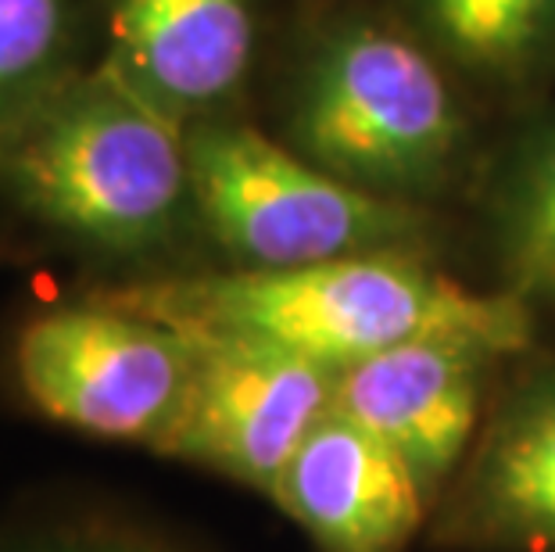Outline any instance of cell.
I'll return each mask as SVG.
<instances>
[{"label": "cell", "instance_id": "6da1fadb", "mask_svg": "<svg viewBox=\"0 0 555 552\" xmlns=\"http://www.w3.org/2000/svg\"><path fill=\"white\" fill-rule=\"evenodd\" d=\"M183 334L276 345L345 370L420 337H459L509 356L530 337L516 295H483L398 252H370L291 269L162 280L104 295Z\"/></svg>", "mask_w": 555, "mask_h": 552}, {"label": "cell", "instance_id": "7a4b0ae2", "mask_svg": "<svg viewBox=\"0 0 555 552\" xmlns=\"http://www.w3.org/2000/svg\"><path fill=\"white\" fill-rule=\"evenodd\" d=\"M0 187L90 248L151 252L194 205L183 119L112 65L62 76L0 119Z\"/></svg>", "mask_w": 555, "mask_h": 552}, {"label": "cell", "instance_id": "3957f363", "mask_svg": "<svg viewBox=\"0 0 555 552\" xmlns=\"http://www.w3.org/2000/svg\"><path fill=\"white\" fill-rule=\"evenodd\" d=\"M194 208L244 269H291L395 252L416 213L273 144L251 126L197 119L186 129Z\"/></svg>", "mask_w": 555, "mask_h": 552}, {"label": "cell", "instance_id": "277c9868", "mask_svg": "<svg viewBox=\"0 0 555 552\" xmlns=\"http://www.w3.org/2000/svg\"><path fill=\"white\" fill-rule=\"evenodd\" d=\"M459 140L452 90L416 43L359 29L326 47L294 108V144L376 194L434 180Z\"/></svg>", "mask_w": 555, "mask_h": 552}, {"label": "cell", "instance_id": "5b68a950", "mask_svg": "<svg viewBox=\"0 0 555 552\" xmlns=\"http://www.w3.org/2000/svg\"><path fill=\"white\" fill-rule=\"evenodd\" d=\"M191 334L112 298L62 305L22 326L18 384L54 424L158 452L194 384Z\"/></svg>", "mask_w": 555, "mask_h": 552}, {"label": "cell", "instance_id": "8992f818", "mask_svg": "<svg viewBox=\"0 0 555 552\" xmlns=\"http://www.w3.org/2000/svg\"><path fill=\"white\" fill-rule=\"evenodd\" d=\"M191 337L194 384L158 452L273 499L294 452L334 409L337 370L262 341Z\"/></svg>", "mask_w": 555, "mask_h": 552}, {"label": "cell", "instance_id": "52a82bcc", "mask_svg": "<svg viewBox=\"0 0 555 552\" xmlns=\"http://www.w3.org/2000/svg\"><path fill=\"white\" fill-rule=\"evenodd\" d=\"M494 359L477 341H405L337 370L334 409L391 445L434 499L474 452Z\"/></svg>", "mask_w": 555, "mask_h": 552}, {"label": "cell", "instance_id": "ba28073f", "mask_svg": "<svg viewBox=\"0 0 555 552\" xmlns=\"http://www.w3.org/2000/svg\"><path fill=\"white\" fill-rule=\"evenodd\" d=\"M273 502L319 552H409L430 491L391 445L330 409L283 470Z\"/></svg>", "mask_w": 555, "mask_h": 552}, {"label": "cell", "instance_id": "9c48e42d", "mask_svg": "<svg viewBox=\"0 0 555 552\" xmlns=\"http://www.w3.org/2000/svg\"><path fill=\"white\" fill-rule=\"evenodd\" d=\"M448 545L555 552V377L491 420L441 513Z\"/></svg>", "mask_w": 555, "mask_h": 552}, {"label": "cell", "instance_id": "30bf717a", "mask_svg": "<svg viewBox=\"0 0 555 552\" xmlns=\"http://www.w3.org/2000/svg\"><path fill=\"white\" fill-rule=\"evenodd\" d=\"M112 68L176 119L208 115L244 84L251 0H112Z\"/></svg>", "mask_w": 555, "mask_h": 552}, {"label": "cell", "instance_id": "8fae6325", "mask_svg": "<svg viewBox=\"0 0 555 552\" xmlns=\"http://www.w3.org/2000/svg\"><path fill=\"white\" fill-rule=\"evenodd\" d=\"M441 40L477 65L527 57L555 26V0H427Z\"/></svg>", "mask_w": 555, "mask_h": 552}, {"label": "cell", "instance_id": "7c38bea8", "mask_svg": "<svg viewBox=\"0 0 555 552\" xmlns=\"http://www.w3.org/2000/svg\"><path fill=\"white\" fill-rule=\"evenodd\" d=\"M68 0H0V119L62 79Z\"/></svg>", "mask_w": 555, "mask_h": 552}, {"label": "cell", "instance_id": "4fadbf2b", "mask_svg": "<svg viewBox=\"0 0 555 552\" xmlns=\"http://www.w3.org/2000/svg\"><path fill=\"white\" fill-rule=\"evenodd\" d=\"M509 266L524 295L555 305V147L516 197L509 222Z\"/></svg>", "mask_w": 555, "mask_h": 552}, {"label": "cell", "instance_id": "5bb4252c", "mask_svg": "<svg viewBox=\"0 0 555 552\" xmlns=\"http://www.w3.org/2000/svg\"><path fill=\"white\" fill-rule=\"evenodd\" d=\"M22 552H162L140 542H129V538H115V535H57V538H43L33 549Z\"/></svg>", "mask_w": 555, "mask_h": 552}]
</instances>
